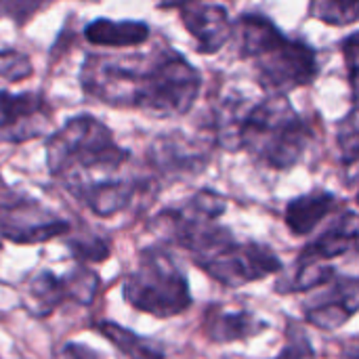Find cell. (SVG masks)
<instances>
[{
    "label": "cell",
    "mask_w": 359,
    "mask_h": 359,
    "mask_svg": "<svg viewBox=\"0 0 359 359\" xmlns=\"http://www.w3.org/2000/svg\"><path fill=\"white\" fill-rule=\"evenodd\" d=\"M99 276L84 265L74 267L65 276H57L50 269H42L27 280L25 307L36 318H48L65 303L90 307L99 292Z\"/></svg>",
    "instance_id": "obj_7"
},
{
    "label": "cell",
    "mask_w": 359,
    "mask_h": 359,
    "mask_svg": "<svg viewBox=\"0 0 359 359\" xmlns=\"http://www.w3.org/2000/svg\"><path fill=\"white\" fill-rule=\"evenodd\" d=\"M67 189L80 204H84L93 215L101 219H109L128 208L137 194V185L133 181L116 177L67 185Z\"/></svg>",
    "instance_id": "obj_13"
},
{
    "label": "cell",
    "mask_w": 359,
    "mask_h": 359,
    "mask_svg": "<svg viewBox=\"0 0 359 359\" xmlns=\"http://www.w3.org/2000/svg\"><path fill=\"white\" fill-rule=\"evenodd\" d=\"M69 229L72 225L65 219L25 196L8 191L0 198V240L13 244H38L53 238H65Z\"/></svg>",
    "instance_id": "obj_8"
},
{
    "label": "cell",
    "mask_w": 359,
    "mask_h": 359,
    "mask_svg": "<svg viewBox=\"0 0 359 359\" xmlns=\"http://www.w3.org/2000/svg\"><path fill=\"white\" fill-rule=\"evenodd\" d=\"M181 21L187 27L189 36L196 40V48L202 55L219 53L225 42L231 38V19L225 6L198 2L181 8Z\"/></svg>",
    "instance_id": "obj_12"
},
{
    "label": "cell",
    "mask_w": 359,
    "mask_h": 359,
    "mask_svg": "<svg viewBox=\"0 0 359 359\" xmlns=\"http://www.w3.org/2000/svg\"><path fill=\"white\" fill-rule=\"evenodd\" d=\"M53 0H0V11L8 15L13 21L23 23L29 17H34L38 11H42Z\"/></svg>",
    "instance_id": "obj_25"
},
{
    "label": "cell",
    "mask_w": 359,
    "mask_h": 359,
    "mask_svg": "<svg viewBox=\"0 0 359 359\" xmlns=\"http://www.w3.org/2000/svg\"><path fill=\"white\" fill-rule=\"evenodd\" d=\"M341 204H343L341 198L326 189H316V191L297 196L286 204V210H284L286 227L292 236L305 238L311 231H316L322 221H326L330 215L341 210Z\"/></svg>",
    "instance_id": "obj_15"
},
{
    "label": "cell",
    "mask_w": 359,
    "mask_h": 359,
    "mask_svg": "<svg viewBox=\"0 0 359 359\" xmlns=\"http://www.w3.org/2000/svg\"><path fill=\"white\" fill-rule=\"evenodd\" d=\"M231 36L242 59L252 63L267 95H286L290 88L311 84L318 76L316 50L307 42L282 34L265 15H242L231 23Z\"/></svg>",
    "instance_id": "obj_1"
},
{
    "label": "cell",
    "mask_w": 359,
    "mask_h": 359,
    "mask_svg": "<svg viewBox=\"0 0 359 359\" xmlns=\"http://www.w3.org/2000/svg\"><path fill=\"white\" fill-rule=\"evenodd\" d=\"M50 122V107L40 93L0 90V143H25Z\"/></svg>",
    "instance_id": "obj_9"
},
{
    "label": "cell",
    "mask_w": 359,
    "mask_h": 359,
    "mask_svg": "<svg viewBox=\"0 0 359 359\" xmlns=\"http://www.w3.org/2000/svg\"><path fill=\"white\" fill-rule=\"evenodd\" d=\"M34 72L32 61L25 53L17 48H2L0 50V80L6 82H21L29 78Z\"/></svg>",
    "instance_id": "obj_23"
},
{
    "label": "cell",
    "mask_w": 359,
    "mask_h": 359,
    "mask_svg": "<svg viewBox=\"0 0 359 359\" xmlns=\"http://www.w3.org/2000/svg\"><path fill=\"white\" fill-rule=\"evenodd\" d=\"M130 154L120 147L111 130L95 116L80 114L67 120L46 141V166L65 185L95 181V175H114Z\"/></svg>",
    "instance_id": "obj_4"
},
{
    "label": "cell",
    "mask_w": 359,
    "mask_h": 359,
    "mask_svg": "<svg viewBox=\"0 0 359 359\" xmlns=\"http://www.w3.org/2000/svg\"><path fill=\"white\" fill-rule=\"evenodd\" d=\"M191 261L215 282L240 288L282 271V261L273 248L261 242H242L219 221L198 223L177 240Z\"/></svg>",
    "instance_id": "obj_3"
},
{
    "label": "cell",
    "mask_w": 359,
    "mask_h": 359,
    "mask_svg": "<svg viewBox=\"0 0 359 359\" xmlns=\"http://www.w3.org/2000/svg\"><path fill=\"white\" fill-rule=\"evenodd\" d=\"M151 166L164 177H196L204 170L208 156L202 147L191 143V139L181 133H170L158 137L149 147Z\"/></svg>",
    "instance_id": "obj_11"
},
{
    "label": "cell",
    "mask_w": 359,
    "mask_h": 359,
    "mask_svg": "<svg viewBox=\"0 0 359 359\" xmlns=\"http://www.w3.org/2000/svg\"><path fill=\"white\" fill-rule=\"evenodd\" d=\"M198 2H202V0H158V6L160 8H185V6H191Z\"/></svg>",
    "instance_id": "obj_28"
},
{
    "label": "cell",
    "mask_w": 359,
    "mask_h": 359,
    "mask_svg": "<svg viewBox=\"0 0 359 359\" xmlns=\"http://www.w3.org/2000/svg\"><path fill=\"white\" fill-rule=\"evenodd\" d=\"M95 330L105 337L124 358L128 359H164L166 358V349L162 347V343L139 337L137 332L122 328L116 322L103 320L95 324Z\"/></svg>",
    "instance_id": "obj_18"
},
{
    "label": "cell",
    "mask_w": 359,
    "mask_h": 359,
    "mask_svg": "<svg viewBox=\"0 0 359 359\" xmlns=\"http://www.w3.org/2000/svg\"><path fill=\"white\" fill-rule=\"evenodd\" d=\"M309 15L328 25H353L359 17V0H311Z\"/></svg>",
    "instance_id": "obj_20"
},
{
    "label": "cell",
    "mask_w": 359,
    "mask_h": 359,
    "mask_svg": "<svg viewBox=\"0 0 359 359\" xmlns=\"http://www.w3.org/2000/svg\"><path fill=\"white\" fill-rule=\"evenodd\" d=\"M65 246L69 248L72 257L80 263H101L111 255V242L105 236L99 233H82V236H74L67 238Z\"/></svg>",
    "instance_id": "obj_21"
},
{
    "label": "cell",
    "mask_w": 359,
    "mask_h": 359,
    "mask_svg": "<svg viewBox=\"0 0 359 359\" xmlns=\"http://www.w3.org/2000/svg\"><path fill=\"white\" fill-rule=\"evenodd\" d=\"M200 90V72L181 53L160 48L145 59L135 107L156 118L183 116L194 107Z\"/></svg>",
    "instance_id": "obj_6"
},
{
    "label": "cell",
    "mask_w": 359,
    "mask_h": 359,
    "mask_svg": "<svg viewBox=\"0 0 359 359\" xmlns=\"http://www.w3.org/2000/svg\"><path fill=\"white\" fill-rule=\"evenodd\" d=\"M309 141L311 126L286 95H267L257 103L242 101L236 151L244 149L273 170H290L303 160Z\"/></svg>",
    "instance_id": "obj_2"
},
{
    "label": "cell",
    "mask_w": 359,
    "mask_h": 359,
    "mask_svg": "<svg viewBox=\"0 0 359 359\" xmlns=\"http://www.w3.org/2000/svg\"><path fill=\"white\" fill-rule=\"evenodd\" d=\"M339 149H341V160L343 166L347 168H355L359 156V135H358V116H355V107L349 111V116L343 120V124L339 126Z\"/></svg>",
    "instance_id": "obj_22"
},
{
    "label": "cell",
    "mask_w": 359,
    "mask_h": 359,
    "mask_svg": "<svg viewBox=\"0 0 359 359\" xmlns=\"http://www.w3.org/2000/svg\"><path fill=\"white\" fill-rule=\"evenodd\" d=\"M122 297L133 309L160 320L185 313L194 303L187 276L164 246L139 252L137 267L122 280Z\"/></svg>",
    "instance_id": "obj_5"
},
{
    "label": "cell",
    "mask_w": 359,
    "mask_h": 359,
    "mask_svg": "<svg viewBox=\"0 0 359 359\" xmlns=\"http://www.w3.org/2000/svg\"><path fill=\"white\" fill-rule=\"evenodd\" d=\"M305 305V320L320 330H337L345 326L359 309V280L355 276H334L326 286Z\"/></svg>",
    "instance_id": "obj_10"
},
{
    "label": "cell",
    "mask_w": 359,
    "mask_h": 359,
    "mask_svg": "<svg viewBox=\"0 0 359 359\" xmlns=\"http://www.w3.org/2000/svg\"><path fill=\"white\" fill-rule=\"evenodd\" d=\"M337 276V269L328 263L311 261V259H297V267L292 278L282 280L278 284V290L282 294L288 292H313L322 286H326Z\"/></svg>",
    "instance_id": "obj_19"
},
{
    "label": "cell",
    "mask_w": 359,
    "mask_h": 359,
    "mask_svg": "<svg viewBox=\"0 0 359 359\" xmlns=\"http://www.w3.org/2000/svg\"><path fill=\"white\" fill-rule=\"evenodd\" d=\"M204 334L212 343H236L261 334L267 328L257 313L250 309H231L225 305H208L202 318Z\"/></svg>",
    "instance_id": "obj_14"
},
{
    "label": "cell",
    "mask_w": 359,
    "mask_h": 359,
    "mask_svg": "<svg viewBox=\"0 0 359 359\" xmlns=\"http://www.w3.org/2000/svg\"><path fill=\"white\" fill-rule=\"evenodd\" d=\"M343 359H359L358 355V343H355V339L351 341V345H349V353L345 355Z\"/></svg>",
    "instance_id": "obj_29"
},
{
    "label": "cell",
    "mask_w": 359,
    "mask_h": 359,
    "mask_svg": "<svg viewBox=\"0 0 359 359\" xmlns=\"http://www.w3.org/2000/svg\"><path fill=\"white\" fill-rule=\"evenodd\" d=\"M84 38L95 46H107V48L141 46L149 38V25L133 19L126 21L95 19L84 27Z\"/></svg>",
    "instance_id": "obj_17"
},
{
    "label": "cell",
    "mask_w": 359,
    "mask_h": 359,
    "mask_svg": "<svg viewBox=\"0 0 359 359\" xmlns=\"http://www.w3.org/2000/svg\"><path fill=\"white\" fill-rule=\"evenodd\" d=\"M343 53L347 57V67H349V84L355 88V78H358V34H351L343 42Z\"/></svg>",
    "instance_id": "obj_27"
},
{
    "label": "cell",
    "mask_w": 359,
    "mask_h": 359,
    "mask_svg": "<svg viewBox=\"0 0 359 359\" xmlns=\"http://www.w3.org/2000/svg\"><path fill=\"white\" fill-rule=\"evenodd\" d=\"M273 359H316L313 345L301 324L290 322L286 328V345Z\"/></svg>",
    "instance_id": "obj_24"
},
{
    "label": "cell",
    "mask_w": 359,
    "mask_h": 359,
    "mask_svg": "<svg viewBox=\"0 0 359 359\" xmlns=\"http://www.w3.org/2000/svg\"><path fill=\"white\" fill-rule=\"evenodd\" d=\"M358 212L353 208H347V210L339 212V217L318 238H313L303 248L299 259H311V261L328 263L330 259L345 257L358 244Z\"/></svg>",
    "instance_id": "obj_16"
},
{
    "label": "cell",
    "mask_w": 359,
    "mask_h": 359,
    "mask_svg": "<svg viewBox=\"0 0 359 359\" xmlns=\"http://www.w3.org/2000/svg\"><path fill=\"white\" fill-rule=\"evenodd\" d=\"M55 359H103L95 349H90L88 345L84 343H76V341H69V343H63L57 353Z\"/></svg>",
    "instance_id": "obj_26"
}]
</instances>
